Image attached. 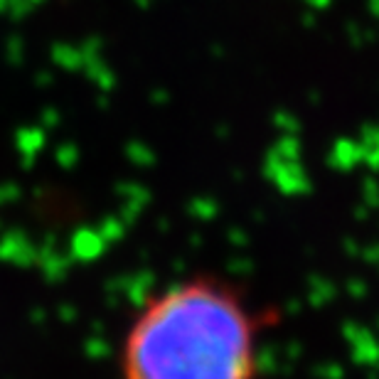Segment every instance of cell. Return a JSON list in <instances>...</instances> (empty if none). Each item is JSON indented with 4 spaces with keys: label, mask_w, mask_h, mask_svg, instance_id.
Segmentation results:
<instances>
[{
    "label": "cell",
    "mask_w": 379,
    "mask_h": 379,
    "mask_svg": "<svg viewBox=\"0 0 379 379\" xmlns=\"http://www.w3.org/2000/svg\"><path fill=\"white\" fill-rule=\"evenodd\" d=\"M259 325L247 300L212 276L150 295L123 337V379H256Z\"/></svg>",
    "instance_id": "cell-1"
}]
</instances>
